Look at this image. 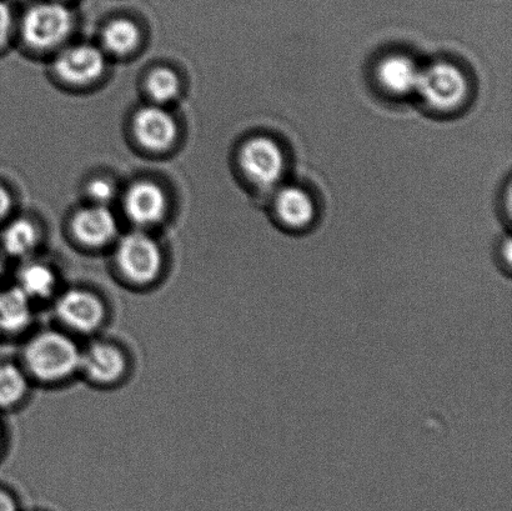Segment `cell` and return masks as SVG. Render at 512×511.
Instances as JSON below:
<instances>
[{
  "mask_svg": "<svg viewBox=\"0 0 512 511\" xmlns=\"http://www.w3.org/2000/svg\"><path fill=\"white\" fill-rule=\"evenodd\" d=\"M62 2H65V0H62Z\"/></svg>",
  "mask_w": 512,
  "mask_h": 511,
  "instance_id": "cell-27",
  "label": "cell"
},
{
  "mask_svg": "<svg viewBox=\"0 0 512 511\" xmlns=\"http://www.w3.org/2000/svg\"><path fill=\"white\" fill-rule=\"evenodd\" d=\"M421 68L423 67L408 53H386L374 65L375 87L385 97L393 99L414 97Z\"/></svg>",
  "mask_w": 512,
  "mask_h": 511,
  "instance_id": "cell-7",
  "label": "cell"
},
{
  "mask_svg": "<svg viewBox=\"0 0 512 511\" xmlns=\"http://www.w3.org/2000/svg\"><path fill=\"white\" fill-rule=\"evenodd\" d=\"M269 197L271 219L283 232L303 235L318 222V203L303 185L283 183Z\"/></svg>",
  "mask_w": 512,
  "mask_h": 511,
  "instance_id": "cell-5",
  "label": "cell"
},
{
  "mask_svg": "<svg viewBox=\"0 0 512 511\" xmlns=\"http://www.w3.org/2000/svg\"><path fill=\"white\" fill-rule=\"evenodd\" d=\"M3 272H4L3 260H2V258H0V278H2Z\"/></svg>",
  "mask_w": 512,
  "mask_h": 511,
  "instance_id": "cell-26",
  "label": "cell"
},
{
  "mask_svg": "<svg viewBox=\"0 0 512 511\" xmlns=\"http://www.w3.org/2000/svg\"><path fill=\"white\" fill-rule=\"evenodd\" d=\"M501 272L510 275L511 272V239L508 237L503 243H500L498 255H496Z\"/></svg>",
  "mask_w": 512,
  "mask_h": 511,
  "instance_id": "cell-22",
  "label": "cell"
},
{
  "mask_svg": "<svg viewBox=\"0 0 512 511\" xmlns=\"http://www.w3.org/2000/svg\"><path fill=\"white\" fill-rule=\"evenodd\" d=\"M72 232L80 243L100 248L117 238L118 222L107 205L94 204L74 214Z\"/></svg>",
  "mask_w": 512,
  "mask_h": 511,
  "instance_id": "cell-12",
  "label": "cell"
},
{
  "mask_svg": "<svg viewBox=\"0 0 512 511\" xmlns=\"http://www.w3.org/2000/svg\"><path fill=\"white\" fill-rule=\"evenodd\" d=\"M0 511H20L19 500L10 490L0 487Z\"/></svg>",
  "mask_w": 512,
  "mask_h": 511,
  "instance_id": "cell-23",
  "label": "cell"
},
{
  "mask_svg": "<svg viewBox=\"0 0 512 511\" xmlns=\"http://www.w3.org/2000/svg\"><path fill=\"white\" fill-rule=\"evenodd\" d=\"M125 368L127 360L122 350L113 344L98 342L82 352L79 370L94 383L113 384L123 377Z\"/></svg>",
  "mask_w": 512,
  "mask_h": 511,
  "instance_id": "cell-13",
  "label": "cell"
},
{
  "mask_svg": "<svg viewBox=\"0 0 512 511\" xmlns=\"http://www.w3.org/2000/svg\"><path fill=\"white\" fill-rule=\"evenodd\" d=\"M13 12L7 2L0 0V50L7 47L13 30Z\"/></svg>",
  "mask_w": 512,
  "mask_h": 511,
  "instance_id": "cell-21",
  "label": "cell"
},
{
  "mask_svg": "<svg viewBox=\"0 0 512 511\" xmlns=\"http://www.w3.org/2000/svg\"><path fill=\"white\" fill-rule=\"evenodd\" d=\"M115 262L130 282L147 284L157 279L162 272L163 253L150 235L133 232L119 240Z\"/></svg>",
  "mask_w": 512,
  "mask_h": 511,
  "instance_id": "cell-6",
  "label": "cell"
},
{
  "mask_svg": "<svg viewBox=\"0 0 512 511\" xmlns=\"http://www.w3.org/2000/svg\"><path fill=\"white\" fill-rule=\"evenodd\" d=\"M39 230L29 219L19 218L7 225L2 234V245L15 258L28 257L39 243Z\"/></svg>",
  "mask_w": 512,
  "mask_h": 511,
  "instance_id": "cell-16",
  "label": "cell"
},
{
  "mask_svg": "<svg viewBox=\"0 0 512 511\" xmlns=\"http://www.w3.org/2000/svg\"><path fill=\"white\" fill-rule=\"evenodd\" d=\"M73 10L62 0H45L29 7L23 15L22 34L25 43L34 49L59 47L73 33Z\"/></svg>",
  "mask_w": 512,
  "mask_h": 511,
  "instance_id": "cell-4",
  "label": "cell"
},
{
  "mask_svg": "<svg viewBox=\"0 0 512 511\" xmlns=\"http://www.w3.org/2000/svg\"><path fill=\"white\" fill-rule=\"evenodd\" d=\"M60 322L78 333H92L102 325L105 309L102 300L89 290L70 289L55 303Z\"/></svg>",
  "mask_w": 512,
  "mask_h": 511,
  "instance_id": "cell-8",
  "label": "cell"
},
{
  "mask_svg": "<svg viewBox=\"0 0 512 511\" xmlns=\"http://www.w3.org/2000/svg\"><path fill=\"white\" fill-rule=\"evenodd\" d=\"M57 284V275L47 264L30 262L19 270L17 287L32 302L52 297Z\"/></svg>",
  "mask_w": 512,
  "mask_h": 511,
  "instance_id": "cell-15",
  "label": "cell"
},
{
  "mask_svg": "<svg viewBox=\"0 0 512 511\" xmlns=\"http://www.w3.org/2000/svg\"><path fill=\"white\" fill-rule=\"evenodd\" d=\"M107 60L102 49L90 44H78L64 49L55 59L54 70L64 82L84 85L102 77Z\"/></svg>",
  "mask_w": 512,
  "mask_h": 511,
  "instance_id": "cell-9",
  "label": "cell"
},
{
  "mask_svg": "<svg viewBox=\"0 0 512 511\" xmlns=\"http://www.w3.org/2000/svg\"><path fill=\"white\" fill-rule=\"evenodd\" d=\"M87 194L94 204L107 205L117 194V188H115L112 180L95 178L92 182H89Z\"/></svg>",
  "mask_w": 512,
  "mask_h": 511,
  "instance_id": "cell-20",
  "label": "cell"
},
{
  "mask_svg": "<svg viewBox=\"0 0 512 511\" xmlns=\"http://www.w3.org/2000/svg\"><path fill=\"white\" fill-rule=\"evenodd\" d=\"M238 165L243 178L256 192L270 195L284 183L289 157L273 135L256 134L240 147Z\"/></svg>",
  "mask_w": 512,
  "mask_h": 511,
  "instance_id": "cell-3",
  "label": "cell"
},
{
  "mask_svg": "<svg viewBox=\"0 0 512 511\" xmlns=\"http://www.w3.org/2000/svg\"><path fill=\"white\" fill-rule=\"evenodd\" d=\"M13 199L10 195L9 190L0 185V220L7 217L12 209Z\"/></svg>",
  "mask_w": 512,
  "mask_h": 511,
  "instance_id": "cell-24",
  "label": "cell"
},
{
  "mask_svg": "<svg viewBox=\"0 0 512 511\" xmlns=\"http://www.w3.org/2000/svg\"><path fill=\"white\" fill-rule=\"evenodd\" d=\"M147 90L157 105L173 102L180 93V79L174 70L157 68L148 75Z\"/></svg>",
  "mask_w": 512,
  "mask_h": 511,
  "instance_id": "cell-19",
  "label": "cell"
},
{
  "mask_svg": "<svg viewBox=\"0 0 512 511\" xmlns=\"http://www.w3.org/2000/svg\"><path fill=\"white\" fill-rule=\"evenodd\" d=\"M124 212L139 228L153 227L162 222L168 210V198L160 185L150 180H139L124 194Z\"/></svg>",
  "mask_w": 512,
  "mask_h": 511,
  "instance_id": "cell-10",
  "label": "cell"
},
{
  "mask_svg": "<svg viewBox=\"0 0 512 511\" xmlns=\"http://www.w3.org/2000/svg\"><path fill=\"white\" fill-rule=\"evenodd\" d=\"M82 350L67 334L47 330L32 339L24 349L28 372L44 383H57L72 377L80 368Z\"/></svg>",
  "mask_w": 512,
  "mask_h": 511,
  "instance_id": "cell-2",
  "label": "cell"
},
{
  "mask_svg": "<svg viewBox=\"0 0 512 511\" xmlns=\"http://www.w3.org/2000/svg\"><path fill=\"white\" fill-rule=\"evenodd\" d=\"M3 445V428L2 424H0V448H2Z\"/></svg>",
  "mask_w": 512,
  "mask_h": 511,
  "instance_id": "cell-25",
  "label": "cell"
},
{
  "mask_svg": "<svg viewBox=\"0 0 512 511\" xmlns=\"http://www.w3.org/2000/svg\"><path fill=\"white\" fill-rule=\"evenodd\" d=\"M473 95L468 70L450 59H436L421 68L414 97L420 107L435 117H449L461 112Z\"/></svg>",
  "mask_w": 512,
  "mask_h": 511,
  "instance_id": "cell-1",
  "label": "cell"
},
{
  "mask_svg": "<svg viewBox=\"0 0 512 511\" xmlns=\"http://www.w3.org/2000/svg\"><path fill=\"white\" fill-rule=\"evenodd\" d=\"M32 300L18 287L0 290V334L23 332L32 323Z\"/></svg>",
  "mask_w": 512,
  "mask_h": 511,
  "instance_id": "cell-14",
  "label": "cell"
},
{
  "mask_svg": "<svg viewBox=\"0 0 512 511\" xmlns=\"http://www.w3.org/2000/svg\"><path fill=\"white\" fill-rule=\"evenodd\" d=\"M28 392V378L23 369L12 363L0 364V409L17 405Z\"/></svg>",
  "mask_w": 512,
  "mask_h": 511,
  "instance_id": "cell-18",
  "label": "cell"
},
{
  "mask_svg": "<svg viewBox=\"0 0 512 511\" xmlns=\"http://www.w3.org/2000/svg\"><path fill=\"white\" fill-rule=\"evenodd\" d=\"M133 134L143 148L164 152L177 140L179 128L167 110L160 105H148L134 114Z\"/></svg>",
  "mask_w": 512,
  "mask_h": 511,
  "instance_id": "cell-11",
  "label": "cell"
},
{
  "mask_svg": "<svg viewBox=\"0 0 512 511\" xmlns=\"http://www.w3.org/2000/svg\"><path fill=\"white\" fill-rule=\"evenodd\" d=\"M102 42L104 48L115 55L132 53L140 43L138 24L128 18L110 20L103 29Z\"/></svg>",
  "mask_w": 512,
  "mask_h": 511,
  "instance_id": "cell-17",
  "label": "cell"
}]
</instances>
